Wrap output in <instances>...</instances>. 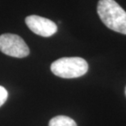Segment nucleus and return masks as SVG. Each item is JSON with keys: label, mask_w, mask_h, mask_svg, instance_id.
Wrapping results in <instances>:
<instances>
[{"label": "nucleus", "mask_w": 126, "mask_h": 126, "mask_svg": "<svg viewBox=\"0 0 126 126\" xmlns=\"http://www.w3.org/2000/svg\"><path fill=\"white\" fill-rule=\"evenodd\" d=\"M7 95H8V94H7V90L0 85V107L3 105L5 102L7 101Z\"/></svg>", "instance_id": "6"}, {"label": "nucleus", "mask_w": 126, "mask_h": 126, "mask_svg": "<svg viewBox=\"0 0 126 126\" xmlns=\"http://www.w3.org/2000/svg\"><path fill=\"white\" fill-rule=\"evenodd\" d=\"M0 50L3 54L15 58H25L29 54L25 42L20 36L12 33L0 35Z\"/></svg>", "instance_id": "3"}, {"label": "nucleus", "mask_w": 126, "mask_h": 126, "mask_svg": "<svg viewBox=\"0 0 126 126\" xmlns=\"http://www.w3.org/2000/svg\"><path fill=\"white\" fill-rule=\"evenodd\" d=\"M86 60L80 57H64L57 60L51 64L52 73L61 78H76L88 72Z\"/></svg>", "instance_id": "2"}, {"label": "nucleus", "mask_w": 126, "mask_h": 126, "mask_svg": "<svg viewBox=\"0 0 126 126\" xmlns=\"http://www.w3.org/2000/svg\"><path fill=\"white\" fill-rule=\"evenodd\" d=\"M125 94H126V89H125Z\"/></svg>", "instance_id": "7"}, {"label": "nucleus", "mask_w": 126, "mask_h": 126, "mask_svg": "<svg viewBox=\"0 0 126 126\" xmlns=\"http://www.w3.org/2000/svg\"><path fill=\"white\" fill-rule=\"evenodd\" d=\"M49 126H77L76 121L66 116H57L50 120Z\"/></svg>", "instance_id": "5"}, {"label": "nucleus", "mask_w": 126, "mask_h": 126, "mask_svg": "<svg viewBox=\"0 0 126 126\" xmlns=\"http://www.w3.org/2000/svg\"><path fill=\"white\" fill-rule=\"evenodd\" d=\"M25 24L33 33L42 37H51L57 31V26L53 21L39 16H29L25 18Z\"/></svg>", "instance_id": "4"}, {"label": "nucleus", "mask_w": 126, "mask_h": 126, "mask_svg": "<svg viewBox=\"0 0 126 126\" xmlns=\"http://www.w3.org/2000/svg\"><path fill=\"white\" fill-rule=\"evenodd\" d=\"M97 11L107 28L126 34V12L115 0H99Z\"/></svg>", "instance_id": "1"}]
</instances>
